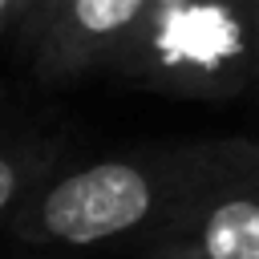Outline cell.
Here are the masks:
<instances>
[{"instance_id":"cell-2","label":"cell","mask_w":259,"mask_h":259,"mask_svg":"<svg viewBox=\"0 0 259 259\" xmlns=\"http://www.w3.org/2000/svg\"><path fill=\"white\" fill-rule=\"evenodd\" d=\"M154 259H259V178L231 186L170 227Z\"/></svg>"},{"instance_id":"cell-5","label":"cell","mask_w":259,"mask_h":259,"mask_svg":"<svg viewBox=\"0 0 259 259\" xmlns=\"http://www.w3.org/2000/svg\"><path fill=\"white\" fill-rule=\"evenodd\" d=\"M16 194V166L8 158H0V210L8 206V198Z\"/></svg>"},{"instance_id":"cell-4","label":"cell","mask_w":259,"mask_h":259,"mask_svg":"<svg viewBox=\"0 0 259 259\" xmlns=\"http://www.w3.org/2000/svg\"><path fill=\"white\" fill-rule=\"evenodd\" d=\"M190 4H198V0H150L142 24H150V20H166V16H174V12H186Z\"/></svg>"},{"instance_id":"cell-8","label":"cell","mask_w":259,"mask_h":259,"mask_svg":"<svg viewBox=\"0 0 259 259\" xmlns=\"http://www.w3.org/2000/svg\"><path fill=\"white\" fill-rule=\"evenodd\" d=\"M53 4H57V8H65V4H69V0H53Z\"/></svg>"},{"instance_id":"cell-7","label":"cell","mask_w":259,"mask_h":259,"mask_svg":"<svg viewBox=\"0 0 259 259\" xmlns=\"http://www.w3.org/2000/svg\"><path fill=\"white\" fill-rule=\"evenodd\" d=\"M8 4H12V0H0V16H4V12H8Z\"/></svg>"},{"instance_id":"cell-3","label":"cell","mask_w":259,"mask_h":259,"mask_svg":"<svg viewBox=\"0 0 259 259\" xmlns=\"http://www.w3.org/2000/svg\"><path fill=\"white\" fill-rule=\"evenodd\" d=\"M146 8L150 0H69L57 20L53 57L61 65H73L109 49L146 20Z\"/></svg>"},{"instance_id":"cell-9","label":"cell","mask_w":259,"mask_h":259,"mask_svg":"<svg viewBox=\"0 0 259 259\" xmlns=\"http://www.w3.org/2000/svg\"><path fill=\"white\" fill-rule=\"evenodd\" d=\"M255 81H259V77H255Z\"/></svg>"},{"instance_id":"cell-1","label":"cell","mask_w":259,"mask_h":259,"mask_svg":"<svg viewBox=\"0 0 259 259\" xmlns=\"http://www.w3.org/2000/svg\"><path fill=\"white\" fill-rule=\"evenodd\" d=\"M259 178V142L214 138L166 150L158 158H105L61 178L40 198V231L49 239L89 247L134 235L150 223L178 227L210 198Z\"/></svg>"},{"instance_id":"cell-6","label":"cell","mask_w":259,"mask_h":259,"mask_svg":"<svg viewBox=\"0 0 259 259\" xmlns=\"http://www.w3.org/2000/svg\"><path fill=\"white\" fill-rule=\"evenodd\" d=\"M251 4V20H255V36H259V0H247Z\"/></svg>"}]
</instances>
